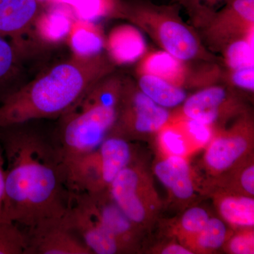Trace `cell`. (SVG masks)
Segmentation results:
<instances>
[{"instance_id":"obj_1","label":"cell","mask_w":254,"mask_h":254,"mask_svg":"<svg viewBox=\"0 0 254 254\" xmlns=\"http://www.w3.org/2000/svg\"><path fill=\"white\" fill-rule=\"evenodd\" d=\"M5 163L1 222L31 229L63 218L70 202L63 155L55 139L28 123L0 127Z\"/></svg>"},{"instance_id":"obj_2","label":"cell","mask_w":254,"mask_h":254,"mask_svg":"<svg viewBox=\"0 0 254 254\" xmlns=\"http://www.w3.org/2000/svg\"><path fill=\"white\" fill-rule=\"evenodd\" d=\"M116 71L106 53L71 55L8 95L0 105V127L59 119L97 82Z\"/></svg>"},{"instance_id":"obj_3","label":"cell","mask_w":254,"mask_h":254,"mask_svg":"<svg viewBox=\"0 0 254 254\" xmlns=\"http://www.w3.org/2000/svg\"><path fill=\"white\" fill-rule=\"evenodd\" d=\"M125 76L115 72L97 82L58 120L55 139L63 159L94 149L113 130Z\"/></svg>"},{"instance_id":"obj_4","label":"cell","mask_w":254,"mask_h":254,"mask_svg":"<svg viewBox=\"0 0 254 254\" xmlns=\"http://www.w3.org/2000/svg\"><path fill=\"white\" fill-rule=\"evenodd\" d=\"M174 4H157L150 0H125V18L148 35L161 50L186 62L218 63L193 26L180 16Z\"/></svg>"},{"instance_id":"obj_5","label":"cell","mask_w":254,"mask_h":254,"mask_svg":"<svg viewBox=\"0 0 254 254\" xmlns=\"http://www.w3.org/2000/svg\"><path fill=\"white\" fill-rule=\"evenodd\" d=\"M63 160L71 191L98 193L108 190L115 177L131 163L133 150L126 138L110 133L94 149Z\"/></svg>"},{"instance_id":"obj_6","label":"cell","mask_w":254,"mask_h":254,"mask_svg":"<svg viewBox=\"0 0 254 254\" xmlns=\"http://www.w3.org/2000/svg\"><path fill=\"white\" fill-rule=\"evenodd\" d=\"M223 71L218 63L184 61L163 50H148L136 68V73L158 76L186 90L222 82Z\"/></svg>"},{"instance_id":"obj_7","label":"cell","mask_w":254,"mask_h":254,"mask_svg":"<svg viewBox=\"0 0 254 254\" xmlns=\"http://www.w3.org/2000/svg\"><path fill=\"white\" fill-rule=\"evenodd\" d=\"M173 119L168 109L146 96L136 81L125 77L116 123L110 133L125 138L156 133Z\"/></svg>"},{"instance_id":"obj_8","label":"cell","mask_w":254,"mask_h":254,"mask_svg":"<svg viewBox=\"0 0 254 254\" xmlns=\"http://www.w3.org/2000/svg\"><path fill=\"white\" fill-rule=\"evenodd\" d=\"M181 106L180 116L213 127L246 113L234 88L224 82L197 90L187 97Z\"/></svg>"},{"instance_id":"obj_9","label":"cell","mask_w":254,"mask_h":254,"mask_svg":"<svg viewBox=\"0 0 254 254\" xmlns=\"http://www.w3.org/2000/svg\"><path fill=\"white\" fill-rule=\"evenodd\" d=\"M254 28V0H231L200 29V39L211 53H220L230 42Z\"/></svg>"},{"instance_id":"obj_10","label":"cell","mask_w":254,"mask_h":254,"mask_svg":"<svg viewBox=\"0 0 254 254\" xmlns=\"http://www.w3.org/2000/svg\"><path fill=\"white\" fill-rule=\"evenodd\" d=\"M144 178L143 172L131 161L108 188L114 201L137 227L148 221L155 210Z\"/></svg>"},{"instance_id":"obj_11","label":"cell","mask_w":254,"mask_h":254,"mask_svg":"<svg viewBox=\"0 0 254 254\" xmlns=\"http://www.w3.org/2000/svg\"><path fill=\"white\" fill-rule=\"evenodd\" d=\"M64 225L77 235L92 254L123 253L117 239L101 225L94 214L71 192L69 204L62 218Z\"/></svg>"},{"instance_id":"obj_12","label":"cell","mask_w":254,"mask_h":254,"mask_svg":"<svg viewBox=\"0 0 254 254\" xmlns=\"http://www.w3.org/2000/svg\"><path fill=\"white\" fill-rule=\"evenodd\" d=\"M72 193L82 204L94 214L105 230L117 239L124 252L132 250L136 242L138 227L114 201L108 190L98 193Z\"/></svg>"},{"instance_id":"obj_13","label":"cell","mask_w":254,"mask_h":254,"mask_svg":"<svg viewBox=\"0 0 254 254\" xmlns=\"http://www.w3.org/2000/svg\"><path fill=\"white\" fill-rule=\"evenodd\" d=\"M252 126L245 113L231 129L213 138L204 155L207 168L213 173H222L240 160L250 149Z\"/></svg>"},{"instance_id":"obj_14","label":"cell","mask_w":254,"mask_h":254,"mask_svg":"<svg viewBox=\"0 0 254 254\" xmlns=\"http://www.w3.org/2000/svg\"><path fill=\"white\" fill-rule=\"evenodd\" d=\"M26 254H92L77 235L67 228L62 218L49 220L25 232Z\"/></svg>"},{"instance_id":"obj_15","label":"cell","mask_w":254,"mask_h":254,"mask_svg":"<svg viewBox=\"0 0 254 254\" xmlns=\"http://www.w3.org/2000/svg\"><path fill=\"white\" fill-rule=\"evenodd\" d=\"M44 8L39 0H0V36L11 38L23 54V35L31 30Z\"/></svg>"},{"instance_id":"obj_16","label":"cell","mask_w":254,"mask_h":254,"mask_svg":"<svg viewBox=\"0 0 254 254\" xmlns=\"http://www.w3.org/2000/svg\"><path fill=\"white\" fill-rule=\"evenodd\" d=\"M105 50L116 66L137 63L148 51L143 32L131 23L112 29L106 36Z\"/></svg>"},{"instance_id":"obj_17","label":"cell","mask_w":254,"mask_h":254,"mask_svg":"<svg viewBox=\"0 0 254 254\" xmlns=\"http://www.w3.org/2000/svg\"><path fill=\"white\" fill-rule=\"evenodd\" d=\"M154 172L177 199L189 200L194 195L190 165L184 157L169 155L156 163Z\"/></svg>"},{"instance_id":"obj_18","label":"cell","mask_w":254,"mask_h":254,"mask_svg":"<svg viewBox=\"0 0 254 254\" xmlns=\"http://www.w3.org/2000/svg\"><path fill=\"white\" fill-rule=\"evenodd\" d=\"M75 18L67 5L56 3L44 8L33 25L36 36L46 44H59L66 41Z\"/></svg>"},{"instance_id":"obj_19","label":"cell","mask_w":254,"mask_h":254,"mask_svg":"<svg viewBox=\"0 0 254 254\" xmlns=\"http://www.w3.org/2000/svg\"><path fill=\"white\" fill-rule=\"evenodd\" d=\"M105 40L103 28L98 23L76 18L66 41L72 55L91 58L104 53Z\"/></svg>"},{"instance_id":"obj_20","label":"cell","mask_w":254,"mask_h":254,"mask_svg":"<svg viewBox=\"0 0 254 254\" xmlns=\"http://www.w3.org/2000/svg\"><path fill=\"white\" fill-rule=\"evenodd\" d=\"M135 81L146 96L166 109L180 106L189 96L185 88L153 75L136 73Z\"/></svg>"},{"instance_id":"obj_21","label":"cell","mask_w":254,"mask_h":254,"mask_svg":"<svg viewBox=\"0 0 254 254\" xmlns=\"http://www.w3.org/2000/svg\"><path fill=\"white\" fill-rule=\"evenodd\" d=\"M67 5L78 19L97 22L102 19H124L125 0H54Z\"/></svg>"},{"instance_id":"obj_22","label":"cell","mask_w":254,"mask_h":254,"mask_svg":"<svg viewBox=\"0 0 254 254\" xmlns=\"http://www.w3.org/2000/svg\"><path fill=\"white\" fill-rule=\"evenodd\" d=\"M22 53L0 36V103L22 86Z\"/></svg>"},{"instance_id":"obj_23","label":"cell","mask_w":254,"mask_h":254,"mask_svg":"<svg viewBox=\"0 0 254 254\" xmlns=\"http://www.w3.org/2000/svg\"><path fill=\"white\" fill-rule=\"evenodd\" d=\"M222 218L235 227H252L254 225V200L247 195H225L218 201Z\"/></svg>"},{"instance_id":"obj_24","label":"cell","mask_w":254,"mask_h":254,"mask_svg":"<svg viewBox=\"0 0 254 254\" xmlns=\"http://www.w3.org/2000/svg\"><path fill=\"white\" fill-rule=\"evenodd\" d=\"M182 6L195 30L201 29L213 15L231 0H174Z\"/></svg>"},{"instance_id":"obj_25","label":"cell","mask_w":254,"mask_h":254,"mask_svg":"<svg viewBox=\"0 0 254 254\" xmlns=\"http://www.w3.org/2000/svg\"><path fill=\"white\" fill-rule=\"evenodd\" d=\"M254 52L245 37L230 42L220 52L225 69L254 66Z\"/></svg>"},{"instance_id":"obj_26","label":"cell","mask_w":254,"mask_h":254,"mask_svg":"<svg viewBox=\"0 0 254 254\" xmlns=\"http://www.w3.org/2000/svg\"><path fill=\"white\" fill-rule=\"evenodd\" d=\"M25 232L14 223L0 222V254H26Z\"/></svg>"},{"instance_id":"obj_27","label":"cell","mask_w":254,"mask_h":254,"mask_svg":"<svg viewBox=\"0 0 254 254\" xmlns=\"http://www.w3.org/2000/svg\"><path fill=\"white\" fill-rule=\"evenodd\" d=\"M227 233L226 225L223 221L210 218L204 228L195 236V243L200 250H216L225 243Z\"/></svg>"},{"instance_id":"obj_28","label":"cell","mask_w":254,"mask_h":254,"mask_svg":"<svg viewBox=\"0 0 254 254\" xmlns=\"http://www.w3.org/2000/svg\"><path fill=\"white\" fill-rule=\"evenodd\" d=\"M158 132H160L162 146L169 155L184 157L186 154V135L175 120L172 119L171 121Z\"/></svg>"},{"instance_id":"obj_29","label":"cell","mask_w":254,"mask_h":254,"mask_svg":"<svg viewBox=\"0 0 254 254\" xmlns=\"http://www.w3.org/2000/svg\"><path fill=\"white\" fill-rule=\"evenodd\" d=\"M187 137L200 145H204L213 139V127L201 122L178 116L173 118Z\"/></svg>"},{"instance_id":"obj_30","label":"cell","mask_w":254,"mask_h":254,"mask_svg":"<svg viewBox=\"0 0 254 254\" xmlns=\"http://www.w3.org/2000/svg\"><path fill=\"white\" fill-rule=\"evenodd\" d=\"M222 81L232 88L253 93L254 66L232 70L224 69Z\"/></svg>"},{"instance_id":"obj_31","label":"cell","mask_w":254,"mask_h":254,"mask_svg":"<svg viewBox=\"0 0 254 254\" xmlns=\"http://www.w3.org/2000/svg\"><path fill=\"white\" fill-rule=\"evenodd\" d=\"M209 218L208 212L205 209L193 207L188 209L182 215L180 225L185 233L195 237L204 228Z\"/></svg>"},{"instance_id":"obj_32","label":"cell","mask_w":254,"mask_h":254,"mask_svg":"<svg viewBox=\"0 0 254 254\" xmlns=\"http://www.w3.org/2000/svg\"><path fill=\"white\" fill-rule=\"evenodd\" d=\"M230 252L235 254H252L254 252V233L245 232L230 239L228 244Z\"/></svg>"},{"instance_id":"obj_33","label":"cell","mask_w":254,"mask_h":254,"mask_svg":"<svg viewBox=\"0 0 254 254\" xmlns=\"http://www.w3.org/2000/svg\"><path fill=\"white\" fill-rule=\"evenodd\" d=\"M240 183L242 190L250 196L254 195V165L246 168L240 175Z\"/></svg>"},{"instance_id":"obj_34","label":"cell","mask_w":254,"mask_h":254,"mask_svg":"<svg viewBox=\"0 0 254 254\" xmlns=\"http://www.w3.org/2000/svg\"><path fill=\"white\" fill-rule=\"evenodd\" d=\"M5 193V163L2 149L0 145V222Z\"/></svg>"},{"instance_id":"obj_35","label":"cell","mask_w":254,"mask_h":254,"mask_svg":"<svg viewBox=\"0 0 254 254\" xmlns=\"http://www.w3.org/2000/svg\"><path fill=\"white\" fill-rule=\"evenodd\" d=\"M163 254H192L193 252L189 250L184 246L178 245V244H171L164 247L161 251Z\"/></svg>"},{"instance_id":"obj_36","label":"cell","mask_w":254,"mask_h":254,"mask_svg":"<svg viewBox=\"0 0 254 254\" xmlns=\"http://www.w3.org/2000/svg\"><path fill=\"white\" fill-rule=\"evenodd\" d=\"M39 1H42V2H43V1H51V0H39ZM53 1H54V0H53Z\"/></svg>"}]
</instances>
